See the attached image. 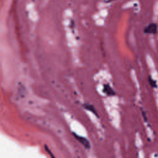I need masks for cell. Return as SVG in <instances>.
Returning a JSON list of instances; mask_svg holds the SVG:
<instances>
[{"label":"cell","instance_id":"cell-2","mask_svg":"<svg viewBox=\"0 0 158 158\" xmlns=\"http://www.w3.org/2000/svg\"><path fill=\"white\" fill-rule=\"evenodd\" d=\"M157 31V25L155 23H149L144 28V31L147 34H156Z\"/></svg>","mask_w":158,"mask_h":158},{"label":"cell","instance_id":"cell-3","mask_svg":"<svg viewBox=\"0 0 158 158\" xmlns=\"http://www.w3.org/2000/svg\"><path fill=\"white\" fill-rule=\"evenodd\" d=\"M103 91L106 94H107L108 96L115 95V91H114V89L109 85H107V84L104 85Z\"/></svg>","mask_w":158,"mask_h":158},{"label":"cell","instance_id":"cell-5","mask_svg":"<svg viewBox=\"0 0 158 158\" xmlns=\"http://www.w3.org/2000/svg\"><path fill=\"white\" fill-rule=\"evenodd\" d=\"M149 83H150V85H151V86L152 87H156V81H154V80H152L150 77L149 78Z\"/></svg>","mask_w":158,"mask_h":158},{"label":"cell","instance_id":"cell-1","mask_svg":"<svg viewBox=\"0 0 158 158\" xmlns=\"http://www.w3.org/2000/svg\"><path fill=\"white\" fill-rule=\"evenodd\" d=\"M73 136L75 137V138L86 148V149H89L90 148V143L89 141L85 137L80 136L75 133H73Z\"/></svg>","mask_w":158,"mask_h":158},{"label":"cell","instance_id":"cell-4","mask_svg":"<svg viewBox=\"0 0 158 158\" xmlns=\"http://www.w3.org/2000/svg\"><path fill=\"white\" fill-rule=\"evenodd\" d=\"M84 107L85 108V109L88 110H89L90 112L94 113V114H96V111L94 109V107L92 106V105H90V104H85L84 105Z\"/></svg>","mask_w":158,"mask_h":158}]
</instances>
